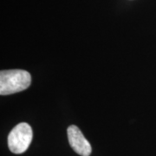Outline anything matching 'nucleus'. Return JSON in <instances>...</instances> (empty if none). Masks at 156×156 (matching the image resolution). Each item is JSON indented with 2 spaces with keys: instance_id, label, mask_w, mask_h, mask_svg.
I'll use <instances>...</instances> for the list:
<instances>
[{
  "instance_id": "f257e3e1",
  "label": "nucleus",
  "mask_w": 156,
  "mask_h": 156,
  "mask_svg": "<svg viewBox=\"0 0 156 156\" xmlns=\"http://www.w3.org/2000/svg\"><path fill=\"white\" fill-rule=\"evenodd\" d=\"M31 84L30 74L23 69H7L0 72V95L15 94L28 89Z\"/></svg>"
},
{
  "instance_id": "f03ea898",
  "label": "nucleus",
  "mask_w": 156,
  "mask_h": 156,
  "mask_svg": "<svg viewBox=\"0 0 156 156\" xmlns=\"http://www.w3.org/2000/svg\"><path fill=\"white\" fill-rule=\"evenodd\" d=\"M32 128L26 122H21L12 128L8 135V147L11 153L20 154L29 148L32 141Z\"/></svg>"
},
{
  "instance_id": "7ed1b4c3",
  "label": "nucleus",
  "mask_w": 156,
  "mask_h": 156,
  "mask_svg": "<svg viewBox=\"0 0 156 156\" xmlns=\"http://www.w3.org/2000/svg\"><path fill=\"white\" fill-rule=\"evenodd\" d=\"M67 134L69 143L76 154L81 156H89L91 154V145L78 127L76 125L69 126L67 129Z\"/></svg>"
}]
</instances>
